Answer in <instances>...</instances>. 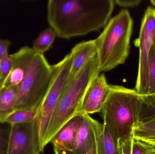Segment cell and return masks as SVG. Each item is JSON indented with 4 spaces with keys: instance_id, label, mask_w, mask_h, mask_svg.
<instances>
[{
    "instance_id": "27",
    "label": "cell",
    "mask_w": 155,
    "mask_h": 154,
    "mask_svg": "<svg viewBox=\"0 0 155 154\" xmlns=\"http://www.w3.org/2000/svg\"><path fill=\"white\" fill-rule=\"evenodd\" d=\"M55 154H75L73 151H65V150H60V149L54 148ZM87 154H97L96 145L94 146L92 149Z\"/></svg>"
},
{
    "instance_id": "12",
    "label": "cell",
    "mask_w": 155,
    "mask_h": 154,
    "mask_svg": "<svg viewBox=\"0 0 155 154\" xmlns=\"http://www.w3.org/2000/svg\"><path fill=\"white\" fill-rule=\"evenodd\" d=\"M97 51L95 39L82 42L75 45L70 52L72 61L68 79L74 77L89 60L97 55Z\"/></svg>"
},
{
    "instance_id": "4",
    "label": "cell",
    "mask_w": 155,
    "mask_h": 154,
    "mask_svg": "<svg viewBox=\"0 0 155 154\" xmlns=\"http://www.w3.org/2000/svg\"><path fill=\"white\" fill-rule=\"evenodd\" d=\"M100 73L97 55L73 77L67 80L51 117L43 147L51 143L61 128L76 115L85 91L93 78Z\"/></svg>"
},
{
    "instance_id": "29",
    "label": "cell",
    "mask_w": 155,
    "mask_h": 154,
    "mask_svg": "<svg viewBox=\"0 0 155 154\" xmlns=\"http://www.w3.org/2000/svg\"><path fill=\"white\" fill-rule=\"evenodd\" d=\"M150 154H155V148L150 146Z\"/></svg>"
},
{
    "instance_id": "14",
    "label": "cell",
    "mask_w": 155,
    "mask_h": 154,
    "mask_svg": "<svg viewBox=\"0 0 155 154\" xmlns=\"http://www.w3.org/2000/svg\"><path fill=\"white\" fill-rule=\"evenodd\" d=\"M97 154H120L119 149L104 124L94 120Z\"/></svg>"
},
{
    "instance_id": "15",
    "label": "cell",
    "mask_w": 155,
    "mask_h": 154,
    "mask_svg": "<svg viewBox=\"0 0 155 154\" xmlns=\"http://www.w3.org/2000/svg\"><path fill=\"white\" fill-rule=\"evenodd\" d=\"M18 86L2 88L0 91V123H5L7 118L15 110Z\"/></svg>"
},
{
    "instance_id": "7",
    "label": "cell",
    "mask_w": 155,
    "mask_h": 154,
    "mask_svg": "<svg viewBox=\"0 0 155 154\" xmlns=\"http://www.w3.org/2000/svg\"><path fill=\"white\" fill-rule=\"evenodd\" d=\"M155 41V9L148 7L142 20L139 37L135 45L139 49L138 74L135 90L140 96H145L148 83V57Z\"/></svg>"
},
{
    "instance_id": "10",
    "label": "cell",
    "mask_w": 155,
    "mask_h": 154,
    "mask_svg": "<svg viewBox=\"0 0 155 154\" xmlns=\"http://www.w3.org/2000/svg\"><path fill=\"white\" fill-rule=\"evenodd\" d=\"M36 53L32 48L25 46L10 54L12 68L6 78L2 81V87L19 86L28 73Z\"/></svg>"
},
{
    "instance_id": "25",
    "label": "cell",
    "mask_w": 155,
    "mask_h": 154,
    "mask_svg": "<svg viewBox=\"0 0 155 154\" xmlns=\"http://www.w3.org/2000/svg\"><path fill=\"white\" fill-rule=\"evenodd\" d=\"M115 4L123 7H134L141 3V0H114Z\"/></svg>"
},
{
    "instance_id": "32",
    "label": "cell",
    "mask_w": 155,
    "mask_h": 154,
    "mask_svg": "<svg viewBox=\"0 0 155 154\" xmlns=\"http://www.w3.org/2000/svg\"><path fill=\"white\" fill-rule=\"evenodd\" d=\"M2 81V78H1V75H0V81Z\"/></svg>"
},
{
    "instance_id": "24",
    "label": "cell",
    "mask_w": 155,
    "mask_h": 154,
    "mask_svg": "<svg viewBox=\"0 0 155 154\" xmlns=\"http://www.w3.org/2000/svg\"><path fill=\"white\" fill-rule=\"evenodd\" d=\"M11 44L10 40L0 39V60L9 55L8 52Z\"/></svg>"
},
{
    "instance_id": "16",
    "label": "cell",
    "mask_w": 155,
    "mask_h": 154,
    "mask_svg": "<svg viewBox=\"0 0 155 154\" xmlns=\"http://www.w3.org/2000/svg\"><path fill=\"white\" fill-rule=\"evenodd\" d=\"M56 36L53 29L47 28L43 30L35 40L32 48L36 53L43 54L51 47Z\"/></svg>"
},
{
    "instance_id": "5",
    "label": "cell",
    "mask_w": 155,
    "mask_h": 154,
    "mask_svg": "<svg viewBox=\"0 0 155 154\" xmlns=\"http://www.w3.org/2000/svg\"><path fill=\"white\" fill-rule=\"evenodd\" d=\"M53 66L44 54L36 53L28 73L18 86L15 110H38L49 87Z\"/></svg>"
},
{
    "instance_id": "17",
    "label": "cell",
    "mask_w": 155,
    "mask_h": 154,
    "mask_svg": "<svg viewBox=\"0 0 155 154\" xmlns=\"http://www.w3.org/2000/svg\"><path fill=\"white\" fill-rule=\"evenodd\" d=\"M141 108L138 124H143L155 119V93L141 96Z\"/></svg>"
},
{
    "instance_id": "22",
    "label": "cell",
    "mask_w": 155,
    "mask_h": 154,
    "mask_svg": "<svg viewBox=\"0 0 155 154\" xmlns=\"http://www.w3.org/2000/svg\"><path fill=\"white\" fill-rule=\"evenodd\" d=\"M12 61L10 54L0 60V75L2 81L6 78L11 71Z\"/></svg>"
},
{
    "instance_id": "1",
    "label": "cell",
    "mask_w": 155,
    "mask_h": 154,
    "mask_svg": "<svg viewBox=\"0 0 155 154\" xmlns=\"http://www.w3.org/2000/svg\"><path fill=\"white\" fill-rule=\"evenodd\" d=\"M115 5L114 0H50L47 20L57 37L69 39L104 28Z\"/></svg>"
},
{
    "instance_id": "9",
    "label": "cell",
    "mask_w": 155,
    "mask_h": 154,
    "mask_svg": "<svg viewBox=\"0 0 155 154\" xmlns=\"http://www.w3.org/2000/svg\"><path fill=\"white\" fill-rule=\"evenodd\" d=\"M109 90V84L104 73L95 76L87 86L76 115H91L101 112Z\"/></svg>"
},
{
    "instance_id": "18",
    "label": "cell",
    "mask_w": 155,
    "mask_h": 154,
    "mask_svg": "<svg viewBox=\"0 0 155 154\" xmlns=\"http://www.w3.org/2000/svg\"><path fill=\"white\" fill-rule=\"evenodd\" d=\"M37 110L28 109L15 110L7 118L5 123L14 125L31 122L36 118Z\"/></svg>"
},
{
    "instance_id": "26",
    "label": "cell",
    "mask_w": 155,
    "mask_h": 154,
    "mask_svg": "<svg viewBox=\"0 0 155 154\" xmlns=\"http://www.w3.org/2000/svg\"><path fill=\"white\" fill-rule=\"evenodd\" d=\"M133 139H128L118 146L120 154H132Z\"/></svg>"
},
{
    "instance_id": "8",
    "label": "cell",
    "mask_w": 155,
    "mask_h": 154,
    "mask_svg": "<svg viewBox=\"0 0 155 154\" xmlns=\"http://www.w3.org/2000/svg\"><path fill=\"white\" fill-rule=\"evenodd\" d=\"M43 151L36 118L12 125L8 154H40Z\"/></svg>"
},
{
    "instance_id": "3",
    "label": "cell",
    "mask_w": 155,
    "mask_h": 154,
    "mask_svg": "<svg viewBox=\"0 0 155 154\" xmlns=\"http://www.w3.org/2000/svg\"><path fill=\"white\" fill-rule=\"evenodd\" d=\"M133 27L130 13L123 9L110 19L95 39L100 72L110 71L125 62L130 52Z\"/></svg>"
},
{
    "instance_id": "20",
    "label": "cell",
    "mask_w": 155,
    "mask_h": 154,
    "mask_svg": "<svg viewBox=\"0 0 155 154\" xmlns=\"http://www.w3.org/2000/svg\"><path fill=\"white\" fill-rule=\"evenodd\" d=\"M148 77L147 95L155 93V41L148 57Z\"/></svg>"
},
{
    "instance_id": "11",
    "label": "cell",
    "mask_w": 155,
    "mask_h": 154,
    "mask_svg": "<svg viewBox=\"0 0 155 154\" xmlns=\"http://www.w3.org/2000/svg\"><path fill=\"white\" fill-rule=\"evenodd\" d=\"M83 119V115L78 114L69 120L51 141L54 148L73 151Z\"/></svg>"
},
{
    "instance_id": "19",
    "label": "cell",
    "mask_w": 155,
    "mask_h": 154,
    "mask_svg": "<svg viewBox=\"0 0 155 154\" xmlns=\"http://www.w3.org/2000/svg\"><path fill=\"white\" fill-rule=\"evenodd\" d=\"M133 136L137 140L155 139V119L137 125L134 128Z\"/></svg>"
},
{
    "instance_id": "23",
    "label": "cell",
    "mask_w": 155,
    "mask_h": 154,
    "mask_svg": "<svg viewBox=\"0 0 155 154\" xmlns=\"http://www.w3.org/2000/svg\"><path fill=\"white\" fill-rule=\"evenodd\" d=\"M150 146L134 138L132 154H150Z\"/></svg>"
},
{
    "instance_id": "31",
    "label": "cell",
    "mask_w": 155,
    "mask_h": 154,
    "mask_svg": "<svg viewBox=\"0 0 155 154\" xmlns=\"http://www.w3.org/2000/svg\"><path fill=\"white\" fill-rule=\"evenodd\" d=\"M2 89V81H0V91Z\"/></svg>"
},
{
    "instance_id": "21",
    "label": "cell",
    "mask_w": 155,
    "mask_h": 154,
    "mask_svg": "<svg viewBox=\"0 0 155 154\" xmlns=\"http://www.w3.org/2000/svg\"><path fill=\"white\" fill-rule=\"evenodd\" d=\"M12 125L0 123V154H8Z\"/></svg>"
},
{
    "instance_id": "2",
    "label": "cell",
    "mask_w": 155,
    "mask_h": 154,
    "mask_svg": "<svg viewBox=\"0 0 155 154\" xmlns=\"http://www.w3.org/2000/svg\"><path fill=\"white\" fill-rule=\"evenodd\" d=\"M141 96L134 89L110 85L108 96L101 110L104 124L117 145L134 138L138 124Z\"/></svg>"
},
{
    "instance_id": "28",
    "label": "cell",
    "mask_w": 155,
    "mask_h": 154,
    "mask_svg": "<svg viewBox=\"0 0 155 154\" xmlns=\"http://www.w3.org/2000/svg\"><path fill=\"white\" fill-rule=\"evenodd\" d=\"M137 140L155 148V139H141Z\"/></svg>"
},
{
    "instance_id": "30",
    "label": "cell",
    "mask_w": 155,
    "mask_h": 154,
    "mask_svg": "<svg viewBox=\"0 0 155 154\" xmlns=\"http://www.w3.org/2000/svg\"><path fill=\"white\" fill-rule=\"evenodd\" d=\"M150 2H151L152 4L155 7V0H151V1H150Z\"/></svg>"
},
{
    "instance_id": "6",
    "label": "cell",
    "mask_w": 155,
    "mask_h": 154,
    "mask_svg": "<svg viewBox=\"0 0 155 154\" xmlns=\"http://www.w3.org/2000/svg\"><path fill=\"white\" fill-rule=\"evenodd\" d=\"M72 57L71 53L57 64L53 65V74L43 100L38 110L36 119L38 122L42 147L47 127L53 112L64 87L68 80L71 67Z\"/></svg>"
},
{
    "instance_id": "13",
    "label": "cell",
    "mask_w": 155,
    "mask_h": 154,
    "mask_svg": "<svg viewBox=\"0 0 155 154\" xmlns=\"http://www.w3.org/2000/svg\"><path fill=\"white\" fill-rule=\"evenodd\" d=\"M94 118L83 115V119L78 132L73 152L75 154H87L95 145Z\"/></svg>"
}]
</instances>
